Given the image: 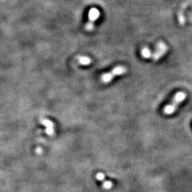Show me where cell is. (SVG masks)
<instances>
[{
	"mask_svg": "<svg viewBox=\"0 0 192 192\" xmlns=\"http://www.w3.org/2000/svg\"><path fill=\"white\" fill-rule=\"evenodd\" d=\"M78 61L79 62V63L83 65H88L91 63V59L90 58L88 57V56H79L77 58Z\"/></svg>",
	"mask_w": 192,
	"mask_h": 192,
	"instance_id": "6",
	"label": "cell"
},
{
	"mask_svg": "<svg viewBox=\"0 0 192 192\" xmlns=\"http://www.w3.org/2000/svg\"><path fill=\"white\" fill-rule=\"evenodd\" d=\"M100 12L97 8H91L88 12V21L85 26V30L88 32H91L94 29V24L96 20L100 17Z\"/></svg>",
	"mask_w": 192,
	"mask_h": 192,
	"instance_id": "4",
	"label": "cell"
},
{
	"mask_svg": "<svg viewBox=\"0 0 192 192\" xmlns=\"http://www.w3.org/2000/svg\"><path fill=\"white\" fill-rule=\"evenodd\" d=\"M127 72V68L124 65H117L109 72L102 74L100 77V80L103 83H110L114 78L122 76Z\"/></svg>",
	"mask_w": 192,
	"mask_h": 192,
	"instance_id": "2",
	"label": "cell"
},
{
	"mask_svg": "<svg viewBox=\"0 0 192 192\" xmlns=\"http://www.w3.org/2000/svg\"><path fill=\"white\" fill-rule=\"evenodd\" d=\"M96 179L99 181H101V182H103V180H105V174L101 172L98 173L96 174Z\"/></svg>",
	"mask_w": 192,
	"mask_h": 192,
	"instance_id": "8",
	"label": "cell"
},
{
	"mask_svg": "<svg viewBox=\"0 0 192 192\" xmlns=\"http://www.w3.org/2000/svg\"><path fill=\"white\" fill-rule=\"evenodd\" d=\"M113 185V183L110 181H103V184H102V187L105 189H110L112 188Z\"/></svg>",
	"mask_w": 192,
	"mask_h": 192,
	"instance_id": "7",
	"label": "cell"
},
{
	"mask_svg": "<svg viewBox=\"0 0 192 192\" xmlns=\"http://www.w3.org/2000/svg\"><path fill=\"white\" fill-rule=\"evenodd\" d=\"M41 122L46 127V132L49 135H52L54 133V125L51 120L48 119L43 118L41 120Z\"/></svg>",
	"mask_w": 192,
	"mask_h": 192,
	"instance_id": "5",
	"label": "cell"
},
{
	"mask_svg": "<svg viewBox=\"0 0 192 192\" xmlns=\"http://www.w3.org/2000/svg\"><path fill=\"white\" fill-rule=\"evenodd\" d=\"M168 46L163 41H160L157 43L155 47V51L152 53L150 51L149 53V58H152L154 61H157L160 60L164 54L167 52Z\"/></svg>",
	"mask_w": 192,
	"mask_h": 192,
	"instance_id": "3",
	"label": "cell"
},
{
	"mask_svg": "<svg viewBox=\"0 0 192 192\" xmlns=\"http://www.w3.org/2000/svg\"><path fill=\"white\" fill-rule=\"evenodd\" d=\"M186 98V93L185 92H184V91H179V92H177L176 94L174 95V96L173 97L171 102L164 107V114L166 115H172L173 113L177 110V109L178 108L179 105H180Z\"/></svg>",
	"mask_w": 192,
	"mask_h": 192,
	"instance_id": "1",
	"label": "cell"
}]
</instances>
